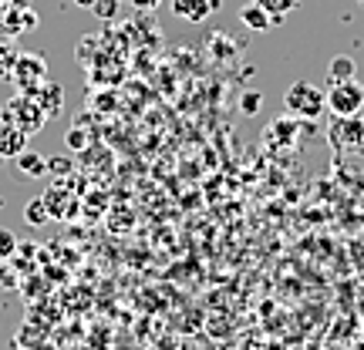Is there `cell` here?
I'll use <instances>...</instances> for the list:
<instances>
[{
	"label": "cell",
	"mask_w": 364,
	"mask_h": 350,
	"mask_svg": "<svg viewBox=\"0 0 364 350\" xmlns=\"http://www.w3.org/2000/svg\"><path fill=\"white\" fill-rule=\"evenodd\" d=\"M14 249H17V236L11 229H0V256H11Z\"/></svg>",
	"instance_id": "13"
},
{
	"label": "cell",
	"mask_w": 364,
	"mask_h": 350,
	"mask_svg": "<svg viewBox=\"0 0 364 350\" xmlns=\"http://www.w3.org/2000/svg\"><path fill=\"white\" fill-rule=\"evenodd\" d=\"M17 169L24 172V175H31V179H41V175L48 172V162L41 155H34V152H21V155H17Z\"/></svg>",
	"instance_id": "9"
},
{
	"label": "cell",
	"mask_w": 364,
	"mask_h": 350,
	"mask_svg": "<svg viewBox=\"0 0 364 350\" xmlns=\"http://www.w3.org/2000/svg\"><path fill=\"white\" fill-rule=\"evenodd\" d=\"M7 121L17 125L24 135H34V131L48 121V111L41 108L38 98H17V102L11 104V111H7Z\"/></svg>",
	"instance_id": "4"
},
{
	"label": "cell",
	"mask_w": 364,
	"mask_h": 350,
	"mask_svg": "<svg viewBox=\"0 0 364 350\" xmlns=\"http://www.w3.org/2000/svg\"><path fill=\"white\" fill-rule=\"evenodd\" d=\"M44 202H48L51 219H68V216H71V209H75V199H65L58 189H54V192H44Z\"/></svg>",
	"instance_id": "8"
},
{
	"label": "cell",
	"mask_w": 364,
	"mask_h": 350,
	"mask_svg": "<svg viewBox=\"0 0 364 350\" xmlns=\"http://www.w3.org/2000/svg\"><path fill=\"white\" fill-rule=\"evenodd\" d=\"M48 219H51V212H48V202H44V195H41V199H34V202L27 206V222H31V226H44Z\"/></svg>",
	"instance_id": "12"
},
{
	"label": "cell",
	"mask_w": 364,
	"mask_h": 350,
	"mask_svg": "<svg viewBox=\"0 0 364 350\" xmlns=\"http://www.w3.org/2000/svg\"><path fill=\"white\" fill-rule=\"evenodd\" d=\"M260 102H263L260 91H247V94H243V111H247V115H257Z\"/></svg>",
	"instance_id": "14"
},
{
	"label": "cell",
	"mask_w": 364,
	"mask_h": 350,
	"mask_svg": "<svg viewBox=\"0 0 364 350\" xmlns=\"http://www.w3.org/2000/svg\"><path fill=\"white\" fill-rule=\"evenodd\" d=\"M284 108L287 115L300 118V121H317L327 111V91L317 88L314 81H294L284 91Z\"/></svg>",
	"instance_id": "1"
},
{
	"label": "cell",
	"mask_w": 364,
	"mask_h": 350,
	"mask_svg": "<svg viewBox=\"0 0 364 350\" xmlns=\"http://www.w3.org/2000/svg\"><path fill=\"white\" fill-rule=\"evenodd\" d=\"M24 142H27V135L17 128V125L7 121V125L0 128V155L4 158H17L21 152H24Z\"/></svg>",
	"instance_id": "7"
},
{
	"label": "cell",
	"mask_w": 364,
	"mask_h": 350,
	"mask_svg": "<svg viewBox=\"0 0 364 350\" xmlns=\"http://www.w3.org/2000/svg\"><path fill=\"white\" fill-rule=\"evenodd\" d=\"M172 11L189 24H203L209 21V13L220 11V0H172Z\"/></svg>",
	"instance_id": "5"
},
{
	"label": "cell",
	"mask_w": 364,
	"mask_h": 350,
	"mask_svg": "<svg viewBox=\"0 0 364 350\" xmlns=\"http://www.w3.org/2000/svg\"><path fill=\"white\" fill-rule=\"evenodd\" d=\"M327 75H331V81H348V78H354L358 75V65H354V58H334L331 61V67H327Z\"/></svg>",
	"instance_id": "10"
},
{
	"label": "cell",
	"mask_w": 364,
	"mask_h": 350,
	"mask_svg": "<svg viewBox=\"0 0 364 350\" xmlns=\"http://www.w3.org/2000/svg\"><path fill=\"white\" fill-rule=\"evenodd\" d=\"M327 142L344 155H364V115L334 118V125L327 128Z\"/></svg>",
	"instance_id": "3"
},
{
	"label": "cell",
	"mask_w": 364,
	"mask_h": 350,
	"mask_svg": "<svg viewBox=\"0 0 364 350\" xmlns=\"http://www.w3.org/2000/svg\"><path fill=\"white\" fill-rule=\"evenodd\" d=\"M240 21H243V24H247L250 31H260V34L273 31V24H277V21H273L270 13L263 11L260 4H253V0H247V4L240 7Z\"/></svg>",
	"instance_id": "6"
},
{
	"label": "cell",
	"mask_w": 364,
	"mask_h": 350,
	"mask_svg": "<svg viewBox=\"0 0 364 350\" xmlns=\"http://www.w3.org/2000/svg\"><path fill=\"white\" fill-rule=\"evenodd\" d=\"M327 111L334 118L361 115L364 111V84L358 78L331 81V88H327Z\"/></svg>",
	"instance_id": "2"
},
{
	"label": "cell",
	"mask_w": 364,
	"mask_h": 350,
	"mask_svg": "<svg viewBox=\"0 0 364 350\" xmlns=\"http://www.w3.org/2000/svg\"><path fill=\"white\" fill-rule=\"evenodd\" d=\"M253 4H260L273 21H280V17H287V13H294L300 7V0H253Z\"/></svg>",
	"instance_id": "11"
},
{
	"label": "cell",
	"mask_w": 364,
	"mask_h": 350,
	"mask_svg": "<svg viewBox=\"0 0 364 350\" xmlns=\"http://www.w3.org/2000/svg\"><path fill=\"white\" fill-rule=\"evenodd\" d=\"M358 4H364V0H358Z\"/></svg>",
	"instance_id": "15"
}]
</instances>
